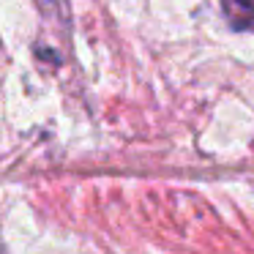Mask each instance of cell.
I'll return each instance as SVG.
<instances>
[{
	"label": "cell",
	"mask_w": 254,
	"mask_h": 254,
	"mask_svg": "<svg viewBox=\"0 0 254 254\" xmlns=\"http://www.w3.org/2000/svg\"><path fill=\"white\" fill-rule=\"evenodd\" d=\"M221 6L235 30H254V0H221Z\"/></svg>",
	"instance_id": "cell-1"
}]
</instances>
